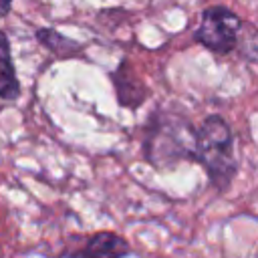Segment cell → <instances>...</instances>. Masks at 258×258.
I'll return each instance as SVG.
<instances>
[{"instance_id": "3957f363", "label": "cell", "mask_w": 258, "mask_h": 258, "mask_svg": "<svg viewBox=\"0 0 258 258\" xmlns=\"http://www.w3.org/2000/svg\"><path fill=\"white\" fill-rule=\"evenodd\" d=\"M242 28L244 22L238 14L226 6H210L202 12V20L194 32V38L216 54H228L238 48Z\"/></svg>"}, {"instance_id": "7a4b0ae2", "label": "cell", "mask_w": 258, "mask_h": 258, "mask_svg": "<svg viewBox=\"0 0 258 258\" xmlns=\"http://www.w3.org/2000/svg\"><path fill=\"white\" fill-rule=\"evenodd\" d=\"M194 161H198L218 191L230 187L238 173V159L234 155V133L222 115H210L196 131Z\"/></svg>"}, {"instance_id": "277c9868", "label": "cell", "mask_w": 258, "mask_h": 258, "mask_svg": "<svg viewBox=\"0 0 258 258\" xmlns=\"http://www.w3.org/2000/svg\"><path fill=\"white\" fill-rule=\"evenodd\" d=\"M131 254L129 242L115 232H97L85 240L77 250H67L58 258H127Z\"/></svg>"}, {"instance_id": "6da1fadb", "label": "cell", "mask_w": 258, "mask_h": 258, "mask_svg": "<svg viewBox=\"0 0 258 258\" xmlns=\"http://www.w3.org/2000/svg\"><path fill=\"white\" fill-rule=\"evenodd\" d=\"M196 131L183 115L155 111L143 131V157L157 169H169L179 161L194 159Z\"/></svg>"}, {"instance_id": "8992f818", "label": "cell", "mask_w": 258, "mask_h": 258, "mask_svg": "<svg viewBox=\"0 0 258 258\" xmlns=\"http://www.w3.org/2000/svg\"><path fill=\"white\" fill-rule=\"evenodd\" d=\"M20 97V83L10 56V44L6 34L0 30V101L12 103Z\"/></svg>"}, {"instance_id": "ba28073f", "label": "cell", "mask_w": 258, "mask_h": 258, "mask_svg": "<svg viewBox=\"0 0 258 258\" xmlns=\"http://www.w3.org/2000/svg\"><path fill=\"white\" fill-rule=\"evenodd\" d=\"M10 6H12V0H0V16H6L10 12Z\"/></svg>"}, {"instance_id": "5b68a950", "label": "cell", "mask_w": 258, "mask_h": 258, "mask_svg": "<svg viewBox=\"0 0 258 258\" xmlns=\"http://www.w3.org/2000/svg\"><path fill=\"white\" fill-rule=\"evenodd\" d=\"M111 83L115 87V97L117 103L123 109H139L143 105V101L147 99L149 91L147 87L133 75L131 67L127 60H121L119 67L115 71H111Z\"/></svg>"}, {"instance_id": "52a82bcc", "label": "cell", "mask_w": 258, "mask_h": 258, "mask_svg": "<svg viewBox=\"0 0 258 258\" xmlns=\"http://www.w3.org/2000/svg\"><path fill=\"white\" fill-rule=\"evenodd\" d=\"M36 40L48 52H52L56 58H75L83 52V44H79L77 40L56 32L54 28H38L36 30Z\"/></svg>"}]
</instances>
